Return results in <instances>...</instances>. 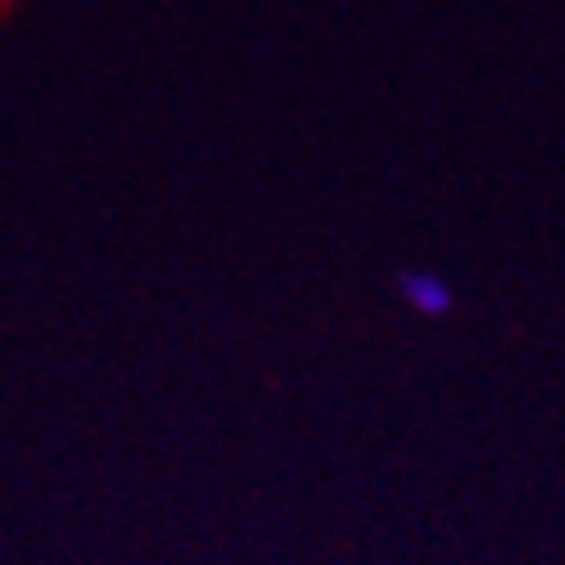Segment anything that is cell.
I'll return each mask as SVG.
<instances>
[{"mask_svg":"<svg viewBox=\"0 0 565 565\" xmlns=\"http://www.w3.org/2000/svg\"><path fill=\"white\" fill-rule=\"evenodd\" d=\"M394 286H398L403 303H407L412 312H420V317H448V312H452V290H448V280H444L439 271L407 267V271H398Z\"/></svg>","mask_w":565,"mask_h":565,"instance_id":"cell-1","label":"cell"}]
</instances>
